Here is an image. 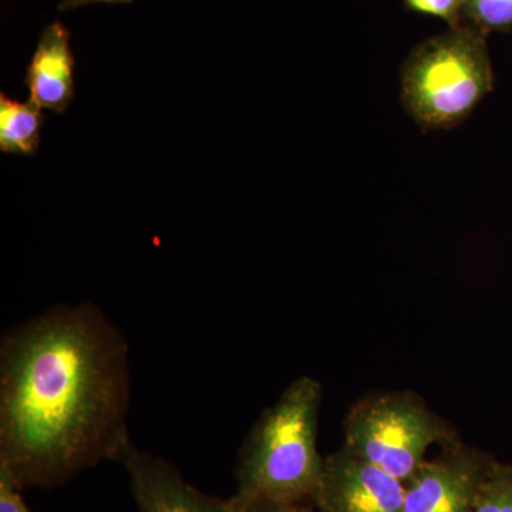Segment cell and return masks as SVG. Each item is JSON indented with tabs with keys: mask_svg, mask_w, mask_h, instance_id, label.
<instances>
[{
	"mask_svg": "<svg viewBox=\"0 0 512 512\" xmlns=\"http://www.w3.org/2000/svg\"><path fill=\"white\" fill-rule=\"evenodd\" d=\"M133 0H62L59 5V10L67 12V10H74L82 8V6L92 5V3H131Z\"/></svg>",
	"mask_w": 512,
	"mask_h": 512,
	"instance_id": "15",
	"label": "cell"
},
{
	"mask_svg": "<svg viewBox=\"0 0 512 512\" xmlns=\"http://www.w3.org/2000/svg\"><path fill=\"white\" fill-rule=\"evenodd\" d=\"M473 512H512V467L494 461Z\"/></svg>",
	"mask_w": 512,
	"mask_h": 512,
	"instance_id": "10",
	"label": "cell"
},
{
	"mask_svg": "<svg viewBox=\"0 0 512 512\" xmlns=\"http://www.w3.org/2000/svg\"><path fill=\"white\" fill-rule=\"evenodd\" d=\"M470 15L488 29H505L512 26V0H467Z\"/></svg>",
	"mask_w": 512,
	"mask_h": 512,
	"instance_id": "11",
	"label": "cell"
},
{
	"mask_svg": "<svg viewBox=\"0 0 512 512\" xmlns=\"http://www.w3.org/2000/svg\"><path fill=\"white\" fill-rule=\"evenodd\" d=\"M343 446L406 483L434 444L458 440L439 414L413 392H376L357 400L346 416Z\"/></svg>",
	"mask_w": 512,
	"mask_h": 512,
	"instance_id": "4",
	"label": "cell"
},
{
	"mask_svg": "<svg viewBox=\"0 0 512 512\" xmlns=\"http://www.w3.org/2000/svg\"><path fill=\"white\" fill-rule=\"evenodd\" d=\"M494 87L483 40L467 30L431 39L404 66L402 100L407 113L430 130L466 119Z\"/></svg>",
	"mask_w": 512,
	"mask_h": 512,
	"instance_id": "3",
	"label": "cell"
},
{
	"mask_svg": "<svg viewBox=\"0 0 512 512\" xmlns=\"http://www.w3.org/2000/svg\"><path fill=\"white\" fill-rule=\"evenodd\" d=\"M23 500V488L8 468L0 466V512H29Z\"/></svg>",
	"mask_w": 512,
	"mask_h": 512,
	"instance_id": "12",
	"label": "cell"
},
{
	"mask_svg": "<svg viewBox=\"0 0 512 512\" xmlns=\"http://www.w3.org/2000/svg\"><path fill=\"white\" fill-rule=\"evenodd\" d=\"M45 116L35 101L26 103L0 94V151L33 157L39 150Z\"/></svg>",
	"mask_w": 512,
	"mask_h": 512,
	"instance_id": "9",
	"label": "cell"
},
{
	"mask_svg": "<svg viewBox=\"0 0 512 512\" xmlns=\"http://www.w3.org/2000/svg\"><path fill=\"white\" fill-rule=\"evenodd\" d=\"M130 402L123 332L92 303L47 309L0 340V466L28 490L116 461Z\"/></svg>",
	"mask_w": 512,
	"mask_h": 512,
	"instance_id": "1",
	"label": "cell"
},
{
	"mask_svg": "<svg viewBox=\"0 0 512 512\" xmlns=\"http://www.w3.org/2000/svg\"><path fill=\"white\" fill-rule=\"evenodd\" d=\"M404 483L345 447L323 458L309 503L318 512H404Z\"/></svg>",
	"mask_w": 512,
	"mask_h": 512,
	"instance_id": "6",
	"label": "cell"
},
{
	"mask_svg": "<svg viewBox=\"0 0 512 512\" xmlns=\"http://www.w3.org/2000/svg\"><path fill=\"white\" fill-rule=\"evenodd\" d=\"M29 512H33L32 510H29Z\"/></svg>",
	"mask_w": 512,
	"mask_h": 512,
	"instance_id": "16",
	"label": "cell"
},
{
	"mask_svg": "<svg viewBox=\"0 0 512 512\" xmlns=\"http://www.w3.org/2000/svg\"><path fill=\"white\" fill-rule=\"evenodd\" d=\"M494 461L460 440L447 444L404 483V512H473Z\"/></svg>",
	"mask_w": 512,
	"mask_h": 512,
	"instance_id": "5",
	"label": "cell"
},
{
	"mask_svg": "<svg viewBox=\"0 0 512 512\" xmlns=\"http://www.w3.org/2000/svg\"><path fill=\"white\" fill-rule=\"evenodd\" d=\"M239 512H318L311 503H271L261 501L245 507Z\"/></svg>",
	"mask_w": 512,
	"mask_h": 512,
	"instance_id": "14",
	"label": "cell"
},
{
	"mask_svg": "<svg viewBox=\"0 0 512 512\" xmlns=\"http://www.w3.org/2000/svg\"><path fill=\"white\" fill-rule=\"evenodd\" d=\"M322 399V384L305 375L261 413L239 450L237 488L228 498L235 510L261 501L309 503L325 458L318 448Z\"/></svg>",
	"mask_w": 512,
	"mask_h": 512,
	"instance_id": "2",
	"label": "cell"
},
{
	"mask_svg": "<svg viewBox=\"0 0 512 512\" xmlns=\"http://www.w3.org/2000/svg\"><path fill=\"white\" fill-rule=\"evenodd\" d=\"M116 463L126 470L138 512H238L229 500L204 494L177 467L128 441Z\"/></svg>",
	"mask_w": 512,
	"mask_h": 512,
	"instance_id": "7",
	"label": "cell"
},
{
	"mask_svg": "<svg viewBox=\"0 0 512 512\" xmlns=\"http://www.w3.org/2000/svg\"><path fill=\"white\" fill-rule=\"evenodd\" d=\"M74 66L69 29L52 23L43 30L26 72L30 100L40 109L64 113L74 99Z\"/></svg>",
	"mask_w": 512,
	"mask_h": 512,
	"instance_id": "8",
	"label": "cell"
},
{
	"mask_svg": "<svg viewBox=\"0 0 512 512\" xmlns=\"http://www.w3.org/2000/svg\"><path fill=\"white\" fill-rule=\"evenodd\" d=\"M406 3L416 12L453 22L467 0H406Z\"/></svg>",
	"mask_w": 512,
	"mask_h": 512,
	"instance_id": "13",
	"label": "cell"
}]
</instances>
